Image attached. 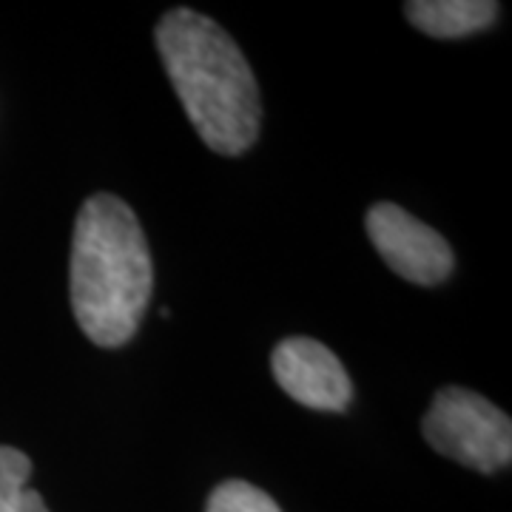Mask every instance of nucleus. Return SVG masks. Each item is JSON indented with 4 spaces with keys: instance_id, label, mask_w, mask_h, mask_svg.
<instances>
[{
    "instance_id": "nucleus-1",
    "label": "nucleus",
    "mask_w": 512,
    "mask_h": 512,
    "mask_svg": "<svg viewBox=\"0 0 512 512\" xmlns=\"http://www.w3.org/2000/svg\"><path fill=\"white\" fill-rule=\"evenodd\" d=\"M74 319L97 348H123L137 333L154 291V265L143 225L114 194L83 202L69 265Z\"/></svg>"
},
{
    "instance_id": "nucleus-2",
    "label": "nucleus",
    "mask_w": 512,
    "mask_h": 512,
    "mask_svg": "<svg viewBox=\"0 0 512 512\" xmlns=\"http://www.w3.org/2000/svg\"><path fill=\"white\" fill-rule=\"evenodd\" d=\"M157 52L168 80L205 146L237 157L256 143L262 100L245 55L220 23L174 9L157 26Z\"/></svg>"
},
{
    "instance_id": "nucleus-3",
    "label": "nucleus",
    "mask_w": 512,
    "mask_h": 512,
    "mask_svg": "<svg viewBox=\"0 0 512 512\" xmlns=\"http://www.w3.org/2000/svg\"><path fill=\"white\" fill-rule=\"evenodd\" d=\"M421 430L436 453L453 458L470 470L495 473L510 464V416L473 390L464 387L439 390L421 421Z\"/></svg>"
},
{
    "instance_id": "nucleus-4",
    "label": "nucleus",
    "mask_w": 512,
    "mask_h": 512,
    "mask_svg": "<svg viewBox=\"0 0 512 512\" xmlns=\"http://www.w3.org/2000/svg\"><path fill=\"white\" fill-rule=\"evenodd\" d=\"M367 234L384 262L413 285H439L453 274V251L430 225L410 217L393 202L367 211Z\"/></svg>"
},
{
    "instance_id": "nucleus-5",
    "label": "nucleus",
    "mask_w": 512,
    "mask_h": 512,
    "mask_svg": "<svg viewBox=\"0 0 512 512\" xmlns=\"http://www.w3.org/2000/svg\"><path fill=\"white\" fill-rule=\"evenodd\" d=\"M271 370L293 402L311 410L342 413L353 399L348 370L336 359V353L308 336H291L279 342L271 353Z\"/></svg>"
},
{
    "instance_id": "nucleus-6",
    "label": "nucleus",
    "mask_w": 512,
    "mask_h": 512,
    "mask_svg": "<svg viewBox=\"0 0 512 512\" xmlns=\"http://www.w3.org/2000/svg\"><path fill=\"white\" fill-rule=\"evenodd\" d=\"M407 20L430 37H467L487 29L498 18L493 0H413L404 6Z\"/></svg>"
},
{
    "instance_id": "nucleus-7",
    "label": "nucleus",
    "mask_w": 512,
    "mask_h": 512,
    "mask_svg": "<svg viewBox=\"0 0 512 512\" xmlns=\"http://www.w3.org/2000/svg\"><path fill=\"white\" fill-rule=\"evenodd\" d=\"M205 512H282L279 504L268 493L248 481H225L220 484L211 498Z\"/></svg>"
},
{
    "instance_id": "nucleus-8",
    "label": "nucleus",
    "mask_w": 512,
    "mask_h": 512,
    "mask_svg": "<svg viewBox=\"0 0 512 512\" xmlns=\"http://www.w3.org/2000/svg\"><path fill=\"white\" fill-rule=\"evenodd\" d=\"M32 476V461L15 447L0 444V498L12 501L26 490V481Z\"/></svg>"
},
{
    "instance_id": "nucleus-9",
    "label": "nucleus",
    "mask_w": 512,
    "mask_h": 512,
    "mask_svg": "<svg viewBox=\"0 0 512 512\" xmlns=\"http://www.w3.org/2000/svg\"><path fill=\"white\" fill-rule=\"evenodd\" d=\"M15 512H49V507L37 490H23L15 501Z\"/></svg>"
}]
</instances>
